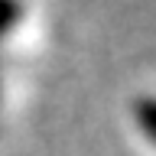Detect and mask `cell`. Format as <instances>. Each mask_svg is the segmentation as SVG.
<instances>
[{
    "label": "cell",
    "instance_id": "cell-1",
    "mask_svg": "<svg viewBox=\"0 0 156 156\" xmlns=\"http://www.w3.org/2000/svg\"><path fill=\"white\" fill-rule=\"evenodd\" d=\"M23 16H26V3L23 0H0V75H3V49L13 39V33L20 29Z\"/></svg>",
    "mask_w": 156,
    "mask_h": 156
}]
</instances>
